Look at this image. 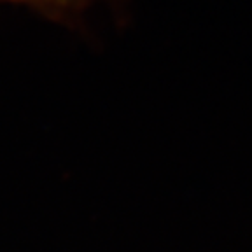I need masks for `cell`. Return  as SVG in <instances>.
Here are the masks:
<instances>
[{
  "label": "cell",
  "instance_id": "1",
  "mask_svg": "<svg viewBox=\"0 0 252 252\" xmlns=\"http://www.w3.org/2000/svg\"><path fill=\"white\" fill-rule=\"evenodd\" d=\"M0 2H14V4H27L37 7L46 14H65L74 9L83 7L88 0H0Z\"/></svg>",
  "mask_w": 252,
  "mask_h": 252
}]
</instances>
